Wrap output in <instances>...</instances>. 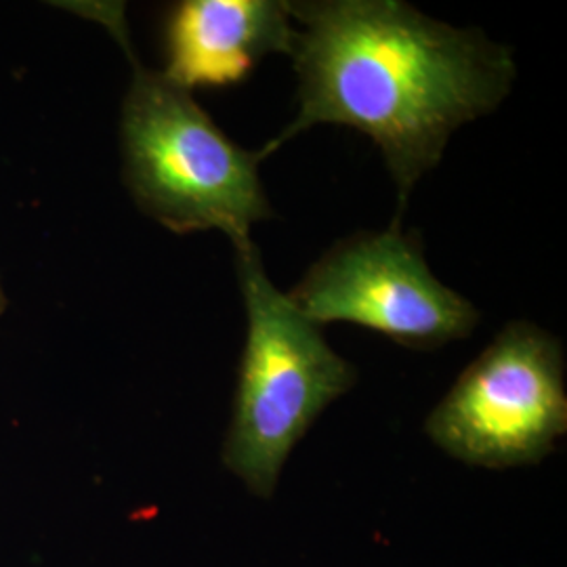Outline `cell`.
I'll return each instance as SVG.
<instances>
[{
  "label": "cell",
  "instance_id": "1",
  "mask_svg": "<svg viewBox=\"0 0 567 567\" xmlns=\"http://www.w3.org/2000/svg\"><path fill=\"white\" fill-rule=\"evenodd\" d=\"M286 11L299 107L259 150L261 161L318 124L360 131L379 145L395 183V221L450 137L496 112L517 79L511 47L400 0H301Z\"/></svg>",
  "mask_w": 567,
  "mask_h": 567
},
{
  "label": "cell",
  "instance_id": "2",
  "mask_svg": "<svg viewBox=\"0 0 567 567\" xmlns=\"http://www.w3.org/2000/svg\"><path fill=\"white\" fill-rule=\"evenodd\" d=\"M76 7L112 32L133 68L122 102V177L143 213L175 234L217 229L231 244L274 219L259 152L231 142L189 89L143 65L122 4Z\"/></svg>",
  "mask_w": 567,
  "mask_h": 567
},
{
  "label": "cell",
  "instance_id": "3",
  "mask_svg": "<svg viewBox=\"0 0 567 567\" xmlns=\"http://www.w3.org/2000/svg\"><path fill=\"white\" fill-rule=\"evenodd\" d=\"M246 309L224 465L257 498H271L292 450L358 372L267 278L252 238L234 243Z\"/></svg>",
  "mask_w": 567,
  "mask_h": 567
},
{
  "label": "cell",
  "instance_id": "4",
  "mask_svg": "<svg viewBox=\"0 0 567 567\" xmlns=\"http://www.w3.org/2000/svg\"><path fill=\"white\" fill-rule=\"evenodd\" d=\"M566 431L564 344L526 320L505 326L425 421L447 456L484 468L536 465Z\"/></svg>",
  "mask_w": 567,
  "mask_h": 567
},
{
  "label": "cell",
  "instance_id": "5",
  "mask_svg": "<svg viewBox=\"0 0 567 567\" xmlns=\"http://www.w3.org/2000/svg\"><path fill=\"white\" fill-rule=\"evenodd\" d=\"M313 324L351 322L416 351L463 341L480 309L440 282L416 231L395 221L330 246L286 295Z\"/></svg>",
  "mask_w": 567,
  "mask_h": 567
},
{
  "label": "cell",
  "instance_id": "6",
  "mask_svg": "<svg viewBox=\"0 0 567 567\" xmlns=\"http://www.w3.org/2000/svg\"><path fill=\"white\" fill-rule=\"evenodd\" d=\"M295 25L278 0H182L164 20V76L194 86L248 79L274 53L290 55Z\"/></svg>",
  "mask_w": 567,
  "mask_h": 567
},
{
  "label": "cell",
  "instance_id": "7",
  "mask_svg": "<svg viewBox=\"0 0 567 567\" xmlns=\"http://www.w3.org/2000/svg\"><path fill=\"white\" fill-rule=\"evenodd\" d=\"M4 305H7V299H4V292H2V284H0V313L4 311Z\"/></svg>",
  "mask_w": 567,
  "mask_h": 567
}]
</instances>
